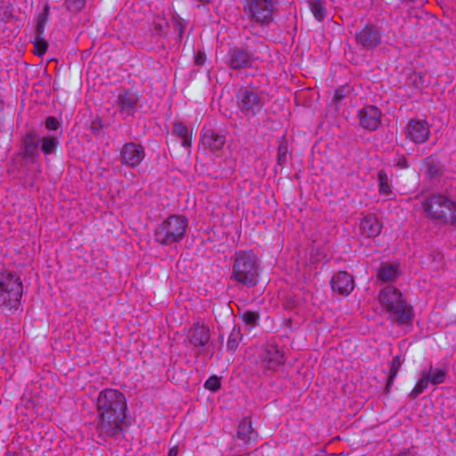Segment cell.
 Listing matches in <instances>:
<instances>
[{
	"label": "cell",
	"mask_w": 456,
	"mask_h": 456,
	"mask_svg": "<svg viewBox=\"0 0 456 456\" xmlns=\"http://www.w3.org/2000/svg\"><path fill=\"white\" fill-rule=\"evenodd\" d=\"M98 410L103 429L109 434L120 431L127 421L125 396L116 390H104L98 396Z\"/></svg>",
	"instance_id": "1"
},
{
	"label": "cell",
	"mask_w": 456,
	"mask_h": 456,
	"mask_svg": "<svg viewBox=\"0 0 456 456\" xmlns=\"http://www.w3.org/2000/svg\"><path fill=\"white\" fill-rule=\"evenodd\" d=\"M23 287L22 280L14 272L4 269L1 272V305L8 311H16L22 302Z\"/></svg>",
	"instance_id": "2"
},
{
	"label": "cell",
	"mask_w": 456,
	"mask_h": 456,
	"mask_svg": "<svg viewBox=\"0 0 456 456\" xmlns=\"http://www.w3.org/2000/svg\"><path fill=\"white\" fill-rule=\"evenodd\" d=\"M234 278L237 282L247 285H255L260 277V262L253 253L242 251L235 258Z\"/></svg>",
	"instance_id": "3"
},
{
	"label": "cell",
	"mask_w": 456,
	"mask_h": 456,
	"mask_svg": "<svg viewBox=\"0 0 456 456\" xmlns=\"http://www.w3.org/2000/svg\"><path fill=\"white\" fill-rule=\"evenodd\" d=\"M188 227L186 217L173 215L167 217L155 231V239L160 244L171 245L183 239Z\"/></svg>",
	"instance_id": "4"
},
{
	"label": "cell",
	"mask_w": 456,
	"mask_h": 456,
	"mask_svg": "<svg viewBox=\"0 0 456 456\" xmlns=\"http://www.w3.org/2000/svg\"><path fill=\"white\" fill-rule=\"evenodd\" d=\"M424 211L435 220L448 225H456V203L446 196H429L424 202Z\"/></svg>",
	"instance_id": "5"
},
{
	"label": "cell",
	"mask_w": 456,
	"mask_h": 456,
	"mask_svg": "<svg viewBox=\"0 0 456 456\" xmlns=\"http://www.w3.org/2000/svg\"><path fill=\"white\" fill-rule=\"evenodd\" d=\"M236 103L240 111L246 116H254L261 112L265 99L258 89L243 87L236 94Z\"/></svg>",
	"instance_id": "6"
},
{
	"label": "cell",
	"mask_w": 456,
	"mask_h": 456,
	"mask_svg": "<svg viewBox=\"0 0 456 456\" xmlns=\"http://www.w3.org/2000/svg\"><path fill=\"white\" fill-rule=\"evenodd\" d=\"M247 12L252 22L261 25H267L274 20L276 5L273 1L250 0L247 2Z\"/></svg>",
	"instance_id": "7"
},
{
	"label": "cell",
	"mask_w": 456,
	"mask_h": 456,
	"mask_svg": "<svg viewBox=\"0 0 456 456\" xmlns=\"http://www.w3.org/2000/svg\"><path fill=\"white\" fill-rule=\"evenodd\" d=\"M253 54L244 48H234L228 54V65L234 71L250 68L253 64Z\"/></svg>",
	"instance_id": "8"
},
{
	"label": "cell",
	"mask_w": 456,
	"mask_h": 456,
	"mask_svg": "<svg viewBox=\"0 0 456 456\" xmlns=\"http://www.w3.org/2000/svg\"><path fill=\"white\" fill-rule=\"evenodd\" d=\"M379 300L381 306L387 311L393 314L406 301L403 299L401 292L393 286H388L380 291Z\"/></svg>",
	"instance_id": "9"
},
{
	"label": "cell",
	"mask_w": 456,
	"mask_h": 456,
	"mask_svg": "<svg viewBox=\"0 0 456 456\" xmlns=\"http://www.w3.org/2000/svg\"><path fill=\"white\" fill-rule=\"evenodd\" d=\"M145 158V150L140 145L136 143H128L123 146L120 151V160L126 166L135 168L143 162Z\"/></svg>",
	"instance_id": "10"
},
{
	"label": "cell",
	"mask_w": 456,
	"mask_h": 456,
	"mask_svg": "<svg viewBox=\"0 0 456 456\" xmlns=\"http://www.w3.org/2000/svg\"><path fill=\"white\" fill-rule=\"evenodd\" d=\"M358 119L360 125L365 130L375 131L381 123V112L373 105L365 106L359 112Z\"/></svg>",
	"instance_id": "11"
},
{
	"label": "cell",
	"mask_w": 456,
	"mask_h": 456,
	"mask_svg": "<svg viewBox=\"0 0 456 456\" xmlns=\"http://www.w3.org/2000/svg\"><path fill=\"white\" fill-rule=\"evenodd\" d=\"M331 285L335 293L346 297L353 292L355 281L353 277L347 272H339L331 278Z\"/></svg>",
	"instance_id": "12"
},
{
	"label": "cell",
	"mask_w": 456,
	"mask_h": 456,
	"mask_svg": "<svg viewBox=\"0 0 456 456\" xmlns=\"http://www.w3.org/2000/svg\"><path fill=\"white\" fill-rule=\"evenodd\" d=\"M380 31L373 24L366 25L356 36L357 42L364 49H375L378 47L380 43Z\"/></svg>",
	"instance_id": "13"
},
{
	"label": "cell",
	"mask_w": 456,
	"mask_h": 456,
	"mask_svg": "<svg viewBox=\"0 0 456 456\" xmlns=\"http://www.w3.org/2000/svg\"><path fill=\"white\" fill-rule=\"evenodd\" d=\"M263 363L267 369L276 371L285 363V354L277 346H268L263 354Z\"/></svg>",
	"instance_id": "14"
},
{
	"label": "cell",
	"mask_w": 456,
	"mask_h": 456,
	"mask_svg": "<svg viewBox=\"0 0 456 456\" xmlns=\"http://www.w3.org/2000/svg\"><path fill=\"white\" fill-rule=\"evenodd\" d=\"M382 222L375 214L364 216L360 223V231L366 238H375L381 233Z\"/></svg>",
	"instance_id": "15"
},
{
	"label": "cell",
	"mask_w": 456,
	"mask_h": 456,
	"mask_svg": "<svg viewBox=\"0 0 456 456\" xmlns=\"http://www.w3.org/2000/svg\"><path fill=\"white\" fill-rule=\"evenodd\" d=\"M201 144L207 151L217 153L222 150L226 145V136L216 130H208L201 137Z\"/></svg>",
	"instance_id": "16"
},
{
	"label": "cell",
	"mask_w": 456,
	"mask_h": 456,
	"mask_svg": "<svg viewBox=\"0 0 456 456\" xmlns=\"http://www.w3.org/2000/svg\"><path fill=\"white\" fill-rule=\"evenodd\" d=\"M188 340L195 347H204L211 340V331L203 324H195L188 331Z\"/></svg>",
	"instance_id": "17"
},
{
	"label": "cell",
	"mask_w": 456,
	"mask_h": 456,
	"mask_svg": "<svg viewBox=\"0 0 456 456\" xmlns=\"http://www.w3.org/2000/svg\"><path fill=\"white\" fill-rule=\"evenodd\" d=\"M407 134L410 139L414 143H424L429 138V125L423 120H412L407 126Z\"/></svg>",
	"instance_id": "18"
},
{
	"label": "cell",
	"mask_w": 456,
	"mask_h": 456,
	"mask_svg": "<svg viewBox=\"0 0 456 456\" xmlns=\"http://www.w3.org/2000/svg\"><path fill=\"white\" fill-rule=\"evenodd\" d=\"M399 275V267L398 266L392 263L388 262L384 265L380 266L378 271V278L379 280L383 282H389L394 281Z\"/></svg>",
	"instance_id": "19"
},
{
	"label": "cell",
	"mask_w": 456,
	"mask_h": 456,
	"mask_svg": "<svg viewBox=\"0 0 456 456\" xmlns=\"http://www.w3.org/2000/svg\"><path fill=\"white\" fill-rule=\"evenodd\" d=\"M392 315L394 316L396 323H398L400 325H408L413 319V308L407 302H405Z\"/></svg>",
	"instance_id": "20"
},
{
	"label": "cell",
	"mask_w": 456,
	"mask_h": 456,
	"mask_svg": "<svg viewBox=\"0 0 456 456\" xmlns=\"http://www.w3.org/2000/svg\"><path fill=\"white\" fill-rule=\"evenodd\" d=\"M119 106L122 111L125 112H133L136 110L138 104V98L136 94L131 92H126L121 94L119 97Z\"/></svg>",
	"instance_id": "21"
},
{
	"label": "cell",
	"mask_w": 456,
	"mask_h": 456,
	"mask_svg": "<svg viewBox=\"0 0 456 456\" xmlns=\"http://www.w3.org/2000/svg\"><path fill=\"white\" fill-rule=\"evenodd\" d=\"M173 133L179 137L185 147H191V136L188 128L183 122H177L173 125Z\"/></svg>",
	"instance_id": "22"
},
{
	"label": "cell",
	"mask_w": 456,
	"mask_h": 456,
	"mask_svg": "<svg viewBox=\"0 0 456 456\" xmlns=\"http://www.w3.org/2000/svg\"><path fill=\"white\" fill-rule=\"evenodd\" d=\"M252 433H253V428H252L251 419L250 417L243 419L238 425V429H237L238 439L246 441L250 439Z\"/></svg>",
	"instance_id": "23"
},
{
	"label": "cell",
	"mask_w": 456,
	"mask_h": 456,
	"mask_svg": "<svg viewBox=\"0 0 456 456\" xmlns=\"http://www.w3.org/2000/svg\"><path fill=\"white\" fill-rule=\"evenodd\" d=\"M310 10L312 12L313 16L318 22H324L326 18V9L324 2L322 1H309V2Z\"/></svg>",
	"instance_id": "24"
},
{
	"label": "cell",
	"mask_w": 456,
	"mask_h": 456,
	"mask_svg": "<svg viewBox=\"0 0 456 456\" xmlns=\"http://www.w3.org/2000/svg\"><path fill=\"white\" fill-rule=\"evenodd\" d=\"M24 152L29 155L33 156L37 152L38 148V136L35 134H30L26 136L24 141Z\"/></svg>",
	"instance_id": "25"
},
{
	"label": "cell",
	"mask_w": 456,
	"mask_h": 456,
	"mask_svg": "<svg viewBox=\"0 0 456 456\" xmlns=\"http://www.w3.org/2000/svg\"><path fill=\"white\" fill-rule=\"evenodd\" d=\"M57 145H58V141L55 136H46L42 139L41 150L45 154H51L55 151Z\"/></svg>",
	"instance_id": "26"
},
{
	"label": "cell",
	"mask_w": 456,
	"mask_h": 456,
	"mask_svg": "<svg viewBox=\"0 0 456 456\" xmlns=\"http://www.w3.org/2000/svg\"><path fill=\"white\" fill-rule=\"evenodd\" d=\"M399 366H400V359H399V358H396L393 360V363H392V365H391V372H390V375H389L388 380H387V383H386L385 387L386 393H389L390 391H391L392 384H393V382H394V380H395V378H396V374H397L398 369H399Z\"/></svg>",
	"instance_id": "27"
},
{
	"label": "cell",
	"mask_w": 456,
	"mask_h": 456,
	"mask_svg": "<svg viewBox=\"0 0 456 456\" xmlns=\"http://www.w3.org/2000/svg\"><path fill=\"white\" fill-rule=\"evenodd\" d=\"M429 378H430V371L427 372L426 374H424L422 378L419 380L417 384L415 386V388L413 389L412 393H411V397H416V396H419L421 393H423V391L426 389V387L428 385V382H429Z\"/></svg>",
	"instance_id": "28"
},
{
	"label": "cell",
	"mask_w": 456,
	"mask_h": 456,
	"mask_svg": "<svg viewBox=\"0 0 456 456\" xmlns=\"http://www.w3.org/2000/svg\"><path fill=\"white\" fill-rule=\"evenodd\" d=\"M287 152H288V143L286 141V136H284L282 137V140H281L280 146H279V149H278V153H277V163H278V165L282 166V165L284 164L285 161H286Z\"/></svg>",
	"instance_id": "29"
},
{
	"label": "cell",
	"mask_w": 456,
	"mask_h": 456,
	"mask_svg": "<svg viewBox=\"0 0 456 456\" xmlns=\"http://www.w3.org/2000/svg\"><path fill=\"white\" fill-rule=\"evenodd\" d=\"M49 6L47 5V6H45L43 11L40 14V16H39L38 18L37 26H36V33H37V35H38V38H40V35L43 33L44 28H45V25H46L47 21H48V18H49Z\"/></svg>",
	"instance_id": "30"
},
{
	"label": "cell",
	"mask_w": 456,
	"mask_h": 456,
	"mask_svg": "<svg viewBox=\"0 0 456 456\" xmlns=\"http://www.w3.org/2000/svg\"><path fill=\"white\" fill-rule=\"evenodd\" d=\"M243 320L249 326H256L260 321V315L255 311H247L243 315Z\"/></svg>",
	"instance_id": "31"
},
{
	"label": "cell",
	"mask_w": 456,
	"mask_h": 456,
	"mask_svg": "<svg viewBox=\"0 0 456 456\" xmlns=\"http://www.w3.org/2000/svg\"><path fill=\"white\" fill-rule=\"evenodd\" d=\"M240 340H241L240 328L238 326H235L234 331H233L232 335L230 337L229 342H228L229 351H232V352H233V351H234V350L237 348V346H238V344H239Z\"/></svg>",
	"instance_id": "32"
},
{
	"label": "cell",
	"mask_w": 456,
	"mask_h": 456,
	"mask_svg": "<svg viewBox=\"0 0 456 456\" xmlns=\"http://www.w3.org/2000/svg\"><path fill=\"white\" fill-rule=\"evenodd\" d=\"M205 389L208 391L216 392L219 391L221 388V379L217 377L216 375H213L211 378H209L206 382H205Z\"/></svg>",
	"instance_id": "33"
},
{
	"label": "cell",
	"mask_w": 456,
	"mask_h": 456,
	"mask_svg": "<svg viewBox=\"0 0 456 456\" xmlns=\"http://www.w3.org/2000/svg\"><path fill=\"white\" fill-rule=\"evenodd\" d=\"M65 7L71 13H78L81 11L86 5V2L83 0H68L65 3Z\"/></svg>",
	"instance_id": "34"
},
{
	"label": "cell",
	"mask_w": 456,
	"mask_h": 456,
	"mask_svg": "<svg viewBox=\"0 0 456 456\" xmlns=\"http://www.w3.org/2000/svg\"><path fill=\"white\" fill-rule=\"evenodd\" d=\"M49 49L48 41L43 38H38L35 43V53L38 56H43Z\"/></svg>",
	"instance_id": "35"
},
{
	"label": "cell",
	"mask_w": 456,
	"mask_h": 456,
	"mask_svg": "<svg viewBox=\"0 0 456 456\" xmlns=\"http://www.w3.org/2000/svg\"><path fill=\"white\" fill-rule=\"evenodd\" d=\"M379 181H380V190L385 194V195H390L391 194V189L389 185L388 178L384 171H380L379 173Z\"/></svg>",
	"instance_id": "36"
},
{
	"label": "cell",
	"mask_w": 456,
	"mask_h": 456,
	"mask_svg": "<svg viewBox=\"0 0 456 456\" xmlns=\"http://www.w3.org/2000/svg\"><path fill=\"white\" fill-rule=\"evenodd\" d=\"M446 378V373L444 370H437L430 378V381L433 385H439L440 383L444 382Z\"/></svg>",
	"instance_id": "37"
},
{
	"label": "cell",
	"mask_w": 456,
	"mask_h": 456,
	"mask_svg": "<svg viewBox=\"0 0 456 456\" xmlns=\"http://www.w3.org/2000/svg\"><path fill=\"white\" fill-rule=\"evenodd\" d=\"M45 126L49 130H57L60 128V121L54 116H50L49 118H47V120L45 121Z\"/></svg>",
	"instance_id": "38"
},
{
	"label": "cell",
	"mask_w": 456,
	"mask_h": 456,
	"mask_svg": "<svg viewBox=\"0 0 456 456\" xmlns=\"http://www.w3.org/2000/svg\"><path fill=\"white\" fill-rule=\"evenodd\" d=\"M346 88H347V86H343V87H341L337 89L336 93L334 95V98H333V103H339V102L342 101V98H344V96H345V94H342V93L344 92Z\"/></svg>",
	"instance_id": "39"
},
{
	"label": "cell",
	"mask_w": 456,
	"mask_h": 456,
	"mask_svg": "<svg viewBox=\"0 0 456 456\" xmlns=\"http://www.w3.org/2000/svg\"><path fill=\"white\" fill-rule=\"evenodd\" d=\"M205 61H206V55L204 54V52L198 51L195 58L196 65H202L205 63Z\"/></svg>",
	"instance_id": "40"
},
{
	"label": "cell",
	"mask_w": 456,
	"mask_h": 456,
	"mask_svg": "<svg viewBox=\"0 0 456 456\" xmlns=\"http://www.w3.org/2000/svg\"><path fill=\"white\" fill-rule=\"evenodd\" d=\"M91 129H92L93 131L101 130L103 129V126H102V122H101V120H94V121H93L92 125H91Z\"/></svg>",
	"instance_id": "41"
},
{
	"label": "cell",
	"mask_w": 456,
	"mask_h": 456,
	"mask_svg": "<svg viewBox=\"0 0 456 456\" xmlns=\"http://www.w3.org/2000/svg\"><path fill=\"white\" fill-rule=\"evenodd\" d=\"M178 453H179V447L175 446L171 450L169 451L168 456H178Z\"/></svg>",
	"instance_id": "42"
},
{
	"label": "cell",
	"mask_w": 456,
	"mask_h": 456,
	"mask_svg": "<svg viewBox=\"0 0 456 456\" xmlns=\"http://www.w3.org/2000/svg\"><path fill=\"white\" fill-rule=\"evenodd\" d=\"M415 456L413 455L412 452H410V451H404V452H402V453H400V454H399V455H398V456Z\"/></svg>",
	"instance_id": "43"
}]
</instances>
